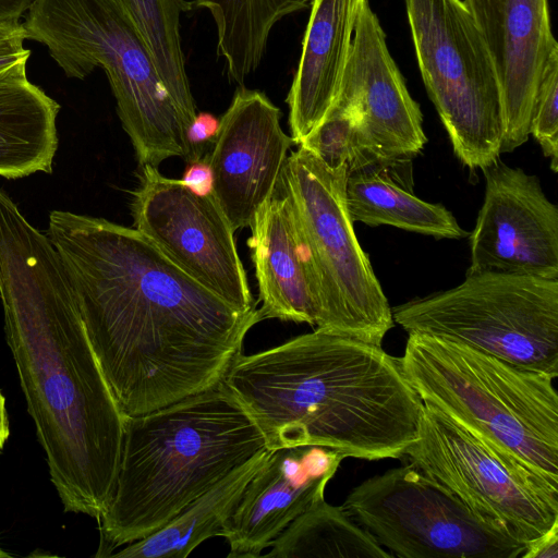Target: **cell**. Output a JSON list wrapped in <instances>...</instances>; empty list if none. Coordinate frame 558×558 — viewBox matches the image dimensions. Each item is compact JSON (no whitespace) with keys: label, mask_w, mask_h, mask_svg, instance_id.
Returning <instances> with one entry per match:
<instances>
[{"label":"cell","mask_w":558,"mask_h":558,"mask_svg":"<svg viewBox=\"0 0 558 558\" xmlns=\"http://www.w3.org/2000/svg\"><path fill=\"white\" fill-rule=\"evenodd\" d=\"M47 236L125 416L221 384L245 336L262 322L258 308L227 303L135 228L53 210Z\"/></svg>","instance_id":"1"},{"label":"cell","mask_w":558,"mask_h":558,"mask_svg":"<svg viewBox=\"0 0 558 558\" xmlns=\"http://www.w3.org/2000/svg\"><path fill=\"white\" fill-rule=\"evenodd\" d=\"M4 329L64 511L98 519L118 474L125 415L89 342L63 263L0 190Z\"/></svg>","instance_id":"2"},{"label":"cell","mask_w":558,"mask_h":558,"mask_svg":"<svg viewBox=\"0 0 558 558\" xmlns=\"http://www.w3.org/2000/svg\"><path fill=\"white\" fill-rule=\"evenodd\" d=\"M222 384L269 450L319 446L373 461L401 458L417 438L423 401L400 359L352 337L315 329L240 353Z\"/></svg>","instance_id":"3"},{"label":"cell","mask_w":558,"mask_h":558,"mask_svg":"<svg viewBox=\"0 0 558 558\" xmlns=\"http://www.w3.org/2000/svg\"><path fill=\"white\" fill-rule=\"evenodd\" d=\"M265 448L260 429L222 383L159 410L126 416L113 492L97 519L96 556L110 557L156 532Z\"/></svg>","instance_id":"4"},{"label":"cell","mask_w":558,"mask_h":558,"mask_svg":"<svg viewBox=\"0 0 558 558\" xmlns=\"http://www.w3.org/2000/svg\"><path fill=\"white\" fill-rule=\"evenodd\" d=\"M404 376L427 402L558 496V395L554 378L465 344L409 333Z\"/></svg>","instance_id":"5"},{"label":"cell","mask_w":558,"mask_h":558,"mask_svg":"<svg viewBox=\"0 0 558 558\" xmlns=\"http://www.w3.org/2000/svg\"><path fill=\"white\" fill-rule=\"evenodd\" d=\"M70 78L101 68L140 167L196 157L153 58L117 0H34L22 23Z\"/></svg>","instance_id":"6"},{"label":"cell","mask_w":558,"mask_h":558,"mask_svg":"<svg viewBox=\"0 0 558 558\" xmlns=\"http://www.w3.org/2000/svg\"><path fill=\"white\" fill-rule=\"evenodd\" d=\"M348 167L330 168L299 146L288 156L280 187L313 277L315 329L381 345L392 311L355 235L345 201Z\"/></svg>","instance_id":"7"},{"label":"cell","mask_w":558,"mask_h":558,"mask_svg":"<svg viewBox=\"0 0 558 558\" xmlns=\"http://www.w3.org/2000/svg\"><path fill=\"white\" fill-rule=\"evenodd\" d=\"M391 311L393 322L408 333L456 341L558 377V279L466 272L457 287Z\"/></svg>","instance_id":"8"},{"label":"cell","mask_w":558,"mask_h":558,"mask_svg":"<svg viewBox=\"0 0 558 558\" xmlns=\"http://www.w3.org/2000/svg\"><path fill=\"white\" fill-rule=\"evenodd\" d=\"M418 69L453 151L472 170L499 159L501 90L486 40L463 0H405Z\"/></svg>","instance_id":"9"},{"label":"cell","mask_w":558,"mask_h":558,"mask_svg":"<svg viewBox=\"0 0 558 558\" xmlns=\"http://www.w3.org/2000/svg\"><path fill=\"white\" fill-rule=\"evenodd\" d=\"M342 507L393 557L522 558L527 547L412 464L365 480Z\"/></svg>","instance_id":"10"},{"label":"cell","mask_w":558,"mask_h":558,"mask_svg":"<svg viewBox=\"0 0 558 558\" xmlns=\"http://www.w3.org/2000/svg\"><path fill=\"white\" fill-rule=\"evenodd\" d=\"M404 454L477 515L527 546L558 524V496L427 402L417 438Z\"/></svg>","instance_id":"11"},{"label":"cell","mask_w":558,"mask_h":558,"mask_svg":"<svg viewBox=\"0 0 558 558\" xmlns=\"http://www.w3.org/2000/svg\"><path fill=\"white\" fill-rule=\"evenodd\" d=\"M131 209L134 228L189 276L241 311L257 308L234 230L213 192L198 194L146 165Z\"/></svg>","instance_id":"12"},{"label":"cell","mask_w":558,"mask_h":558,"mask_svg":"<svg viewBox=\"0 0 558 558\" xmlns=\"http://www.w3.org/2000/svg\"><path fill=\"white\" fill-rule=\"evenodd\" d=\"M483 172L484 202L470 235L466 272L558 279V208L538 178L499 159Z\"/></svg>","instance_id":"13"},{"label":"cell","mask_w":558,"mask_h":558,"mask_svg":"<svg viewBox=\"0 0 558 558\" xmlns=\"http://www.w3.org/2000/svg\"><path fill=\"white\" fill-rule=\"evenodd\" d=\"M280 118V109L263 92L241 87L219 120L206 159L211 192L234 232L250 228L280 184L295 144Z\"/></svg>","instance_id":"14"},{"label":"cell","mask_w":558,"mask_h":558,"mask_svg":"<svg viewBox=\"0 0 558 558\" xmlns=\"http://www.w3.org/2000/svg\"><path fill=\"white\" fill-rule=\"evenodd\" d=\"M333 104L357 116L376 151L390 167L416 156L427 142L420 106L389 52L368 0L362 3Z\"/></svg>","instance_id":"15"},{"label":"cell","mask_w":558,"mask_h":558,"mask_svg":"<svg viewBox=\"0 0 558 558\" xmlns=\"http://www.w3.org/2000/svg\"><path fill=\"white\" fill-rule=\"evenodd\" d=\"M463 1L494 60L504 113L501 153H511L529 140L542 73L558 49L548 0Z\"/></svg>","instance_id":"16"},{"label":"cell","mask_w":558,"mask_h":558,"mask_svg":"<svg viewBox=\"0 0 558 558\" xmlns=\"http://www.w3.org/2000/svg\"><path fill=\"white\" fill-rule=\"evenodd\" d=\"M343 459L319 446L272 450L223 527L228 557L260 556L293 520L324 500L326 486Z\"/></svg>","instance_id":"17"},{"label":"cell","mask_w":558,"mask_h":558,"mask_svg":"<svg viewBox=\"0 0 558 558\" xmlns=\"http://www.w3.org/2000/svg\"><path fill=\"white\" fill-rule=\"evenodd\" d=\"M247 245L258 283L259 317L313 327L318 303L310 266L300 243L289 198L278 186L250 226Z\"/></svg>","instance_id":"18"},{"label":"cell","mask_w":558,"mask_h":558,"mask_svg":"<svg viewBox=\"0 0 558 558\" xmlns=\"http://www.w3.org/2000/svg\"><path fill=\"white\" fill-rule=\"evenodd\" d=\"M364 0H312L302 50L287 97L291 137L299 145L332 107Z\"/></svg>","instance_id":"19"},{"label":"cell","mask_w":558,"mask_h":558,"mask_svg":"<svg viewBox=\"0 0 558 558\" xmlns=\"http://www.w3.org/2000/svg\"><path fill=\"white\" fill-rule=\"evenodd\" d=\"M60 105L28 81L26 66L0 77V175L52 171Z\"/></svg>","instance_id":"20"},{"label":"cell","mask_w":558,"mask_h":558,"mask_svg":"<svg viewBox=\"0 0 558 558\" xmlns=\"http://www.w3.org/2000/svg\"><path fill=\"white\" fill-rule=\"evenodd\" d=\"M271 452L267 448L259 450L189 504L166 525L125 545L110 557L185 558L203 542L221 536L246 485Z\"/></svg>","instance_id":"21"},{"label":"cell","mask_w":558,"mask_h":558,"mask_svg":"<svg viewBox=\"0 0 558 558\" xmlns=\"http://www.w3.org/2000/svg\"><path fill=\"white\" fill-rule=\"evenodd\" d=\"M387 168L374 166L348 173L345 201L353 222L387 225L442 239L468 236L451 211L397 184L387 174Z\"/></svg>","instance_id":"22"},{"label":"cell","mask_w":558,"mask_h":558,"mask_svg":"<svg viewBox=\"0 0 558 558\" xmlns=\"http://www.w3.org/2000/svg\"><path fill=\"white\" fill-rule=\"evenodd\" d=\"M312 0H194L206 9L217 32V53L229 78L240 85L259 66L271 29L283 17L310 7Z\"/></svg>","instance_id":"23"},{"label":"cell","mask_w":558,"mask_h":558,"mask_svg":"<svg viewBox=\"0 0 558 558\" xmlns=\"http://www.w3.org/2000/svg\"><path fill=\"white\" fill-rule=\"evenodd\" d=\"M117 1L129 14L143 38L175 107L189 142L187 132L197 112L182 50L180 16L194 8L193 2L187 0Z\"/></svg>","instance_id":"24"},{"label":"cell","mask_w":558,"mask_h":558,"mask_svg":"<svg viewBox=\"0 0 558 558\" xmlns=\"http://www.w3.org/2000/svg\"><path fill=\"white\" fill-rule=\"evenodd\" d=\"M274 558H391L342 506L319 501L293 520L270 544Z\"/></svg>","instance_id":"25"},{"label":"cell","mask_w":558,"mask_h":558,"mask_svg":"<svg viewBox=\"0 0 558 558\" xmlns=\"http://www.w3.org/2000/svg\"><path fill=\"white\" fill-rule=\"evenodd\" d=\"M330 168L347 165L348 173L388 166L376 151L357 116L333 104L324 119L299 144Z\"/></svg>","instance_id":"26"},{"label":"cell","mask_w":558,"mask_h":558,"mask_svg":"<svg viewBox=\"0 0 558 558\" xmlns=\"http://www.w3.org/2000/svg\"><path fill=\"white\" fill-rule=\"evenodd\" d=\"M532 135L558 170V49H555L542 73L530 123Z\"/></svg>","instance_id":"27"},{"label":"cell","mask_w":558,"mask_h":558,"mask_svg":"<svg viewBox=\"0 0 558 558\" xmlns=\"http://www.w3.org/2000/svg\"><path fill=\"white\" fill-rule=\"evenodd\" d=\"M25 39L23 27L16 34L0 40V77L26 66L31 50L24 47Z\"/></svg>","instance_id":"28"},{"label":"cell","mask_w":558,"mask_h":558,"mask_svg":"<svg viewBox=\"0 0 558 558\" xmlns=\"http://www.w3.org/2000/svg\"><path fill=\"white\" fill-rule=\"evenodd\" d=\"M219 126V120L208 112L196 114L193 124L187 132L189 143L197 159L202 158L204 147L214 143Z\"/></svg>","instance_id":"29"},{"label":"cell","mask_w":558,"mask_h":558,"mask_svg":"<svg viewBox=\"0 0 558 558\" xmlns=\"http://www.w3.org/2000/svg\"><path fill=\"white\" fill-rule=\"evenodd\" d=\"M181 180L198 194L211 193V172L207 159L190 162Z\"/></svg>","instance_id":"30"},{"label":"cell","mask_w":558,"mask_h":558,"mask_svg":"<svg viewBox=\"0 0 558 558\" xmlns=\"http://www.w3.org/2000/svg\"><path fill=\"white\" fill-rule=\"evenodd\" d=\"M522 558H558V524L531 543Z\"/></svg>","instance_id":"31"},{"label":"cell","mask_w":558,"mask_h":558,"mask_svg":"<svg viewBox=\"0 0 558 558\" xmlns=\"http://www.w3.org/2000/svg\"><path fill=\"white\" fill-rule=\"evenodd\" d=\"M34 0H0V23H20Z\"/></svg>","instance_id":"32"},{"label":"cell","mask_w":558,"mask_h":558,"mask_svg":"<svg viewBox=\"0 0 558 558\" xmlns=\"http://www.w3.org/2000/svg\"><path fill=\"white\" fill-rule=\"evenodd\" d=\"M10 436V423L7 410L5 398L0 391V452L5 446Z\"/></svg>","instance_id":"33"},{"label":"cell","mask_w":558,"mask_h":558,"mask_svg":"<svg viewBox=\"0 0 558 558\" xmlns=\"http://www.w3.org/2000/svg\"><path fill=\"white\" fill-rule=\"evenodd\" d=\"M23 29L22 22L20 23H0V40L10 37Z\"/></svg>","instance_id":"34"},{"label":"cell","mask_w":558,"mask_h":558,"mask_svg":"<svg viewBox=\"0 0 558 558\" xmlns=\"http://www.w3.org/2000/svg\"><path fill=\"white\" fill-rule=\"evenodd\" d=\"M10 555L8 553H5L1 547H0V558H3V557H9Z\"/></svg>","instance_id":"35"}]
</instances>
